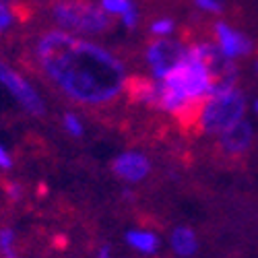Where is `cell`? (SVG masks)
<instances>
[{
    "label": "cell",
    "mask_w": 258,
    "mask_h": 258,
    "mask_svg": "<svg viewBox=\"0 0 258 258\" xmlns=\"http://www.w3.org/2000/svg\"><path fill=\"white\" fill-rule=\"evenodd\" d=\"M33 54L54 87L81 105L112 103L126 89V69L116 54L60 27L41 33Z\"/></svg>",
    "instance_id": "obj_1"
},
{
    "label": "cell",
    "mask_w": 258,
    "mask_h": 258,
    "mask_svg": "<svg viewBox=\"0 0 258 258\" xmlns=\"http://www.w3.org/2000/svg\"><path fill=\"white\" fill-rule=\"evenodd\" d=\"M246 116V97L238 87L215 89L201 103L197 122L205 135H221Z\"/></svg>",
    "instance_id": "obj_2"
},
{
    "label": "cell",
    "mask_w": 258,
    "mask_h": 258,
    "mask_svg": "<svg viewBox=\"0 0 258 258\" xmlns=\"http://www.w3.org/2000/svg\"><path fill=\"white\" fill-rule=\"evenodd\" d=\"M50 15L60 29L75 35H99L112 27V15L91 0H54Z\"/></svg>",
    "instance_id": "obj_3"
},
{
    "label": "cell",
    "mask_w": 258,
    "mask_h": 258,
    "mask_svg": "<svg viewBox=\"0 0 258 258\" xmlns=\"http://www.w3.org/2000/svg\"><path fill=\"white\" fill-rule=\"evenodd\" d=\"M188 48L178 39H153L151 44L147 46L145 58L149 64V71H151L155 81H163L165 77H169L186 58Z\"/></svg>",
    "instance_id": "obj_4"
},
{
    "label": "cell",
    "mask_w": 258,
    "mask_h": 258,
    "mask_svg": "<svg viewBox=\"0 0 258 258\" xmlns=\"http://www.w3.org/2000/svg\"><path fill=\"white\" fill-rule=\"evenodd\" d=\"M0 85L15 97V101L23 107V110L31 116H44L46 114V103L41 95L35 91L33 85L17 73L7 62H0Z\"/></svg>",
    "instance_id": "obj_5"
},
{
    "label": "cell",
    "mask_w": 258,
    "mask_h": 258,
    "mask_svg": "<svg viewBox=\"0 0 258 258\" xmlns=\"http://www.w3.org/2000/svg\"><path fill=\"white\" fill-rule=\"evenodd\" d=\"M112 169L124 182H141L149 176V171H151V161L147 159V155H143L139 151H124V153L116 155Z\"/></svg>",
    "instance_id": "obj_6"
},
{
    "label": "cell",
    "mask_w": 258,
    "mask_h": 258,
    "mask_svg": "<svg viewBox=\"0 0 258 258\" xmlns=\"http://www.w3.org/2000/svg\"><path fill=\"white\" fill-rule=\"evenodd\" d=\"M215 35H217V48H219V52L225 58H229V60L248 56L252 52V48H254L252 41L244 33L231 29L227 23H223V21L215 25Z\"/></svg>",
    "instance_id": "obj_7"
},
{
    "label": "cell",
    "mask_w": 258,
    "mask_h": 258,
    "mask_svg": "<svg viewBox=\"0 0 258 258\" xmlns=\"http://www.w3.org/2000/svg\"><path fill=\"white\" fill-rule=\"evenodd\" d=\"M254 139V128L248 120H240L238 124H233L231 128H227L225 133L219 135V147L223 153L229 155H240L244 151H248Z\"/></svg>",
    "instance_id": "obj_8"
},
{
    "label": "cell",
    "mask_w": 258,
    "mask_h": 258,
    "mask_svg": "<svg viewBox=\"0 0 258 258\" xmlns=\"http://www.w3.org/2000/svg\"><path fill=\"white\" fill-rule=\"evenodd\" d=\"M169 244L174 248V252L182 258L186 256H192L199 248V242H197V233L192 231L190 227H176L171 231V238H169Z\"/></svg>",
    "instance_id": "obj_9"
},
{
    "label": "cell",
    "mask_w": 258,
    "mask_h": 258,
    "mask_svg": "<svg viewBox=\"0 0 258 258\" xmlns=\"http://www.w3.org/2000/svg\"><path fill=\"white\" fill-rule=\"evenodd\" d=\"M126 244L141 254H155L159 250V238L151 231L133 229L126 233Z\"/></svg>",
    "instance_id": "obj_10"
},
{
    "label": "cell",
    "mask_w": 258,
    "mask_h": 258,
    "mask_svg": "<svg viewBox=\"0 0 258 258\" xmlns=\"http://www.w3.org/2000/svg\"><path fill=\"white\" fill-rule=\"evenodd\" d=\"M99 5L103 7L105 13H110L112 17H122L135 7L131 0H101Z\"/></svg>",
    "instance_id": "obj_11"
},
{
    "label": "cell",
    "mask_w": 258,
    "mask_h": 258,
    "mask_svg": "<svg viewBox=\"0 0 258 258\" xmlns=\"http://www.w3.org/2000/svg\"><path fill=\"white\" fill-rule=\"evenodd\" d=\"M62 126H64V131H67L71 137H75V139L83 137V133H85L81 118L77 114H73V112H67V114L62 116Z\"/></svg>",
    "instance_id": "obj_12"
},
{
    "label": "cell",
    "mask_w": 258,
    "mask_h": 258,
    "mask_svg": "<svg viewBox=\"0 0 258 258\" xmlns=\"http://www.w3.org/2000/svg\"><path fill=\"white\" fill-rule=\"evenodd\" d=\"M174 29H176V23L171 19H157L151 25V33L157 37H167V35L174 33Z\"/></svg>",
    "instance_id": "obj_13"
},
{
    "label": "cell",
    "mask_w": 258,
    "mask_h": 258,
    "mask_svg": "<svg viewBox=\"0 0 258 258\" xmlns=\"http://www.w3.org/2000/svg\"><path fill=\"white\" fill-rule=\"evenodd\" d=\"M13 23H15V13H13L11 5L5 3V0H0V33L7 31Z\"/></svg>",
    "instance_id": "obj_14"
},
{
    "label": "cell",
    "mask_w": 258,
    "mask_h": 258,
    "mask_svg": "<svg viewBox=\"0 0 258 258\" xmlns=\"http://www.w3.org/2000/svg\"><path fill=\"white\" fill-rule=\"evenodd\" d=\"M15 250V231L9 227L0 229V254H7Z\"/></svg>",
    "instance_id": "obj_15"
},
{
    "label": "cell",
    "mask_w": 258,
    "mask_h": 258,
    "mask_svg": "<svg viewBox=\"0 0 258 258\" xmlns=\"http://www.w3.org/2000/svg\"><path fill=\"white\" fill-rule=\"evenodd\" d=\"M195 5H197L201 11L215 13V15L223 11V3H221V0H195Z\"/></svg>",
    "instance_id": "obj_16"
},
{
    "label": "cell",
    "mask_w": 258,
    "mask_h": 258,
    "mask_svg": "<svg viewBox=\"0 0 258 258\" xmlns=\"http://www.w3.org/2000/svg\"><path fill=\"white\" fill-rule=\"evenodd\" d=\"M5 190H7V195H9L11 201H21V197H23V188H21L19 184H15V182L7 184Z\"/></svg>",
    "instance_id": "obj_17"
},
{
    "label": "cell",
    "mask_w": 258,
    "mask_h": 258,
    "mask_svg": "<svg viewBox=\"0 0 258 258\" xmlns=\"http://www.w3.org/2000/svg\"><path fill=\"white\" fill-rule=\"evenodd\" d=\"M13 167V157L7 149L0 145V169H11Z\"/></svg>",
    "instance_id": "obj_18"
},
{
    "label": "cell",
    "mask_w": 258,
    "mask_h": 258,
    "mask_svg": "<svg viewBox=\"0 0 258 258\" xmlns=\"http://www.w3.org/2000/svg\"><path fill=\"white\" fill-rule=\"evenodd\" d=\"M97 258H112V248L107 246V244H103L99 248V252H97Z\"/></svg>",
    "instance_id": "obj_19"
},
{
    "label": "cell",
    "mask_w": 258,
    "mask_h": 258,
    "mask_svg": "<svg viewBox=\"0 0 258 258\" xmlns=\"http://www.w3.org/2000/svg\"><path fill=\"white\" fill-rule=\"evenodd\" d=\"M0 258H19V256H17V252L13 250V252H7V254H0Z\"/></svg>",
    "instance_id": "obj_20"
},
{
    "label": "cell",
    "mask_w": 258,
    "mask_h": 258,
    "mask_svg": "<svg viewBox=\"0 0 258 258\" xmlns=\"http://www.w3.org/2000/svg\"><path fill=\"white\" fill-rule=\"evenodd\" d=\"M254 69H256V73H258V62H256V64H254Z\"/></svg>",
    "instance_id": "obj_21"
},
{
    "label": "cell",
    "mask_w": 258,
    "mask_h": 258,
    "mask_svg": "<svg viewBox=\"0 0 258 258\" xmlns=\"http://www.w3.org/2000/svg\"><path fill=\"white\" fill-rule=\"evenodd\" d=\"M256 112H258V101H256Z\"/></svg>",
    "instance_id": "obj_22"
},
{
    "label": "cell",
    "mask_w": 258,
    "mask_h": 258,
    "mask_svg": "<svg viewBox=\"0 0 258 258\" xmlns=\"http://www.w3.org/2000/svg\"><path fill=\"white\" fill-rule=\"evenodd\" d=\"M5 3H13V0H5Z\"/></svg>",
    "instance_id": "obj_23"
},
{
    "label": "cell",
    "mask_w": 258,
    "mask_h": 258,
    "mask_svg": "<svg viewBox=\"0 0 258 258\" xmlns=\"http://www.w3.org/2000/svg\"><path fill=\"white\" fill-rule=\"evenodd\" d=\"M131 3H133V0H131Z\"/></svg>",
    "instance_id": "obj_24"
}]
</instances>
